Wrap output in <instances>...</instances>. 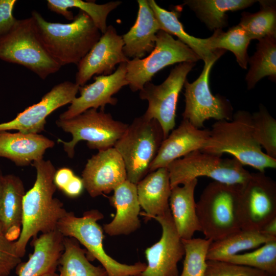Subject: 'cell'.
Listing matches in <instances>:
<instances>
[{"label": "cell", "instance_id": "9c48e42d", "mask_svg": "<svg viewBox=\"0 0 276 276\" xmlns=\"http://www.w3.org/2000/svg\"><path fill=\"white\" fill-rule=\"evenodd\" d=\"M57 126L71 134L72 139L65 142L58 139L63 145L68 156L72 158L78 142L85 141L87 147L99 151L114 147L122 136L128 124L115 120L109 113L103 110L89 109L71 119L56 121Z\"/></svg>", "mask_w": 276, "mask_h": 276}, {"label": "cell", "instance_id": "5bb4252c", "mask_svg": "<svg viewBox=\"0 0 276 276\" xmlns=\"http://www.w3.org/2000/svg\"><path fill=\"white\" fill-rule=\"evenodd\" d=\"M79 86L68 81L57 84L34 104L11 121L0 124V131L17 130L24 133L39 134L44 130L47 117L58 108L71 103Z\"/></svg>", "mask_w": 276, "mask_h": 276}, {"label": "cell", "instance_id": "e575fe53", "mask_svg": "<svg viewBox=\"0 0 276 276\" xmlns=\"http://www.w3.org/2000/svg\"><path fill=\"white\" fill-rule=\"evenodd\" d=\"M222 261L256 268L269 276H276V240L268 242L252 251L238 254Z\"/></svg>", "mask_w": 276, "mask_h": 276}, {"label": "cell", "instance_id": "ab89813d", "mask_svg": "<svg viewBox=\"0 0 276 276\" xmlns=\"http://www.w3.org/2000/svg\"><path fill=\"white\" fill-rule=\"evenodd\" d=\"M16 0H0V37L9 33L18 19L13 15Z\"/></svg>", "mask_w": 276, "mask_h": 276}, {"label": "cell", "instance_id": "2e32d148", "mask_svg": "<svg viewBox=\"0 0 276 276\" xmlns=\"http://www.w3.org/2000/svg\"><path fill=\"white\" fill-rule=\"evenodd\" d=\"M122 36L119 35L112 25L107 26L99 40L77 65L75 83L82 86L93 76L109 75L115 71L117 64L127 63L124 54Z\"/></svg>", "mask_w": 276, "mask_h": 276}, {"label": "cell", "instance_id": "9a60e30c", "mask_svg": "<svg viewBox=\"0 0 276 276\" xmlns=\"http://www.w3.org/2000/svg\"><path fill=\"white\" fill-rule=\"evenodd\" d=\"M153 219L160 224L162 236L158 241L146 249V267L135 276H178L177 264L185 255V249L170 210Z\"/></svg>", "mask_w": 276, "mask_h": 276}, {"label": "cell", "instance_id": "4dcf8cb0", "mask_svg": "<svg viewBox=\"0 0 276 276\" xmlns=\"http://www.w3.org/2000/svg\"><path fill=\"white\" fill-rule=\"evenodd\" d=\"M249 70L245 80L247 88L251 89L263 78L275 81L276 78V36H269L259 40L256 51L248 59Z\"/></svg>", "mask_w": 276, "mask_h": 276}, {"label": "cell", "instance_id": "ee69618b", "mask_svg": "<svg viewBox=\"0 0 276 276\" xmlns=\"http://www.w3.org/2000/svg\"><path fill=\"white\" fill-rule=\"evenodd\" d=\"M3 177H4V175L3 174L2 170L0 168V198H1V193H2ZM0 233H2L1 224H0Z\"/></svg>", "mask_w": 276, "mask_h": 276}, {"label": "cell", "instance_id": "484cf974", "mask_svg": "<svg viewBox=\"0 0 276 276\" xmlns=\"http://www.w3.org/2000/svg\"><path fill=\"white\" fill-rule=\"evenodd\" d=\"M197 182L198 179H194L182 186H177L171 189L170 211L177 232L181 239H191L196 232L201 231L194 198Z\"/></svg>", "mask_w": 276, "mask_h": 276}, {"label": "cell", "instance_id": "7a4b0ae2", "mask_svg": "<svg viewBox=\"0 0 276 276\" xmlns=\"http://www.w3.org/2000/svg\"><path fill=\"white\" fill-rule=\"evenodd\" d=\"M38 37L48 53L61 66L77 65L99 40L102 33L85 12L79 10L70 23L47 21L31 13Z\"/></svg>", "mask_w": 276, "mask_h": 276}, {"label": "cell", "instance_id": "e0dca14e", "mask_svg": "<svg viewBox=\"0 0 276 276\" xmlns=\"http://www.w3.org/2000/svg\"><path fill=\"white\" fill-rule=\"evenodd\" d=\"M94 79L92 83L79 87L80 96L73 100L68 109L60 114L59 119H71L90 108L100 107V110H104L107 104L116 105L118 100L112 96L128 85L126 63L120 64L109 75L96 76Z\"/></svg>", "mask_w": 276, "mask_h": 276}, {"label": "cell", "instance_id": "30bf717a", "mask_svg": "<svg viewBox=\"0 0 276 276\" xmlns=\"http://www.w3.org/2000/svg\"><path fill=\"white\" fill-rule=\"evenodd\" d=\"M199 59L189 47L160 30L156 35L155 47L149 55L129 59L126 63V79L130 89L135 92L166 66L185 62L195 63Z\"/></svg>", "mask_w": 276, "mask_h": 276}, {"label": "cell", "instance_id": "74e56055", "mask_svg": "<svg viewBox=\"0 0 276 276\" xmlns=\"http://www.w3.org/2000/svg\"><path fill=\"white\" fill-rule=\"evenodd\" d=\"M203 276H269L256 268L220 260H207Z\"/></svg>", "mask_w": 276, "mask_h": 276}, {"label": "cell", "instance_id": "f1b7e54d", "mask_svg": "<svg viewBox=\"0 0 276 276\" xmlns=\"http://www.w3.org/2000/svg\"><path fill=\"white\" fill-rule=\"evenodd\" d=\"M253 0H188L184 1L210 30L227 26V12L244 9L252 5Z\"/></svg>", "mask_w": 276, "mask_h": 276}, {"label": "cell", "instance_id": "8992f818", "mask_svg": "<svg viewBox=\"0 0 276 276\" xmlns=\"http://www.w3.org/2000/svg\"><path fill=\"white\" fill-rule=\"evenodd\" d=\"M103 217L97 210L85 212L80 217L75 216L73 212H67L58 221L56 229L63 237L74 238L82 244L86 249L88 259L99 261L108 276H135L140 274L145 269V263L122 264L112 259L104 250L103 231L97 223Z\"/></svg>", "mask_w": 276, "mask_h": 276}, {"label": "cell", "instance_id": "d4e9b609", "mask_svg": "<svg viewBox=\"0 0 276 276\" xmlns=\"http://www.w3.org/2000/svg\"><path fill=\"white\" fill-rule=\"evenodd\" d=\"M25 193L23 182L18 176L4 175L0 198V224L2 233L10 241L17 240L21 232Z\"/></svg>", "mask_w": 276, "mask_h": 276}, {"label": "cell", "instance_id": "ac0fdd59", "mask_svg": "<svg viewBox=\"0 0 276 276\" xmlns=\"http://www.w3.org/2000/svg\"><path fill=\"white\" fill-rule=\"evenodd\" d=\"M82 179L84 188L92 197L110 193L127 180L121 156L113 147L98 151L87 160Z\"/></svg>", "mask_w": 276, "mask_h": 276}, {"label": "cell", "instance_id": "b9f144b4", "mask_svg": "<svg viewBox=\"0 0 276 276\" xmlns=\"http://www.w3.org/2000/svg\"><path fill=\"white\" fill-rule=\"evenodd\" d=\"M84 188L82 178L75 175L62 191L66 196L74 198L80 195Z\"/></svg>", "mask_w": 276, "mask_h": 276}, {"label": "cell", "instance_id": "d590c367", "mask_svg": "<svg viewBox=\"0 0 276 276\" xmlns=\"http://www.w3.org/2000/svg\"><path fill=\"white\" fill-rule=\"evenodd\" d=\"M185 259L178 276H203L206 268V256L212 241L208 239H182Z\"/></svg>", "mask_w": 276, "mask_h": 276}, {"label": "cell", "instance_id": "277c9868", "mask_svg": "<svg viewBox=\"0 0 276 276\" xmlns=\"http://www.w3.org/2000/svg\"><path fill=\"white\" fill-rule=\"evenodd\" d=\"M240 186L214 181L203 189L196 202L201 232L215 241L241 229Z\"/></svg>", "mask_w": 276, "mask_h": 276}, {"label": "cell", "instance_id": "52a82bcc", "mask_svg": "<svg viewBox=\"0 0 276 276\" xmlns=\"http://www.w3.org/2000/svg\"><path fill=\"white\" fill-rule=\"evenodd\" d=\"M0 59L24 66L43 80L61 67L44 48L31 16L18 19L14 28L0 37Z\"/></svg>", "mask_w": 276, "mask_h": 276}, {"label": "cell", "instance_id": "4fadbf2b", "mask_svg": "<svg viewBox=\"0 0 276 276\" xmlns=\"http://www.w3.org/2000/svg\"><path fill=\"white\" fill-rule=\"evenodd\" d=\"M216 61L204 62L198 78L192 83L186 80L183 85L185 107L182 118L197 128L203 127L208 119L231 120L234 114L228 99L220 95L214 96L211 91L210 74Z\"/></svg>", "mask_w": 276, "mask_h": 276}, {"label": "cell", "instance_id": "ba28073f", "mask_svg": "<svg viewBox=\"0 0 276 276\" xmlns=\"http://www.w3.org/2000/svg\"><path fill=\"white\" fill-rule=\"evenodd\" d=\"M234 157L223 158L198 150L174 160L166 168L172 189L200 176L227 185L241 186L251 174Z\"/></svg>", "mask_w": 276, "mask_h": 276}, {"label": "cell", "instance_id": "d6986e66", "mask_svg": "<svg viewBox=\"0 0 276 276\" xmlns=\"http://www.w3.org/2000/svg\"><path fill=\"white\" fill-rule=\"evenodd\" d=\"M210 129L197 128L188 121H181L162 142L151 163L149 173L166 168L174 160L196 150H201L210 136Z\"/></svg>", "mask_w": 276, "mask_h": 276}, {"label": "cell", "instance_id": "6da1fadb", "mask_svg": "<svg viewBox=\"0 0 276 276\" xmlns=\"http://www.w3.org/2000/svg\"><path fill=\"white\" fill-rule=\"evenodd\" d=\"M36 170L33 186L24 197L22 226L20 235L15 241L16 250L21 258L30 239L39 233L56 229L59 220L67 212L63 203L54 198L56 189L54 177L56 171L50 160L41 159L33 163Z\"/></svg>", "mask_w": 276, "mask_h": 276}, {"label": "cell", "instance_id": "836d02e7", "mask_svg": "<svg viewBox=\"0 0 276 276\" xmlns=\"http://www.w3.org/2000/svg\"><path fill=\"white\" fill-rule=\"evenodd\" d=\"M208 38L209 46L212 50H229L235 55L240 66L247 68L249 59L247 48L251 39L240 25L233 26L226 32L222 29L215 30Z\"/></svg>", "mask_w": 276, "mask_h": 276}, {"label": "cell", "instance_id": "8fae6325", "mask_svg": "<svg viewBox=\"0 0 276 276\" xmlns=\"http://www.w3.org/2000/svg\"><path fill=\"white\" fill-rule=\"evenodd\" d=\"M195 65L193 62L180 63L172 69L163 83L155 85L149 82L140 90V98L148 103L147 109L143 115L159 123L164 139L175 126L178 96L187 75Z\"/></svg>", "mask_w": 276, "mask_h": 276}, {"label": "cell", "instance_id": "5b68a950", "mask_svg": "<svg viewBox=\"0 0 276 276\" xmlns=\"http://www.w3.org/2000/svg\"><path fill=\"white\" fill-rule=\"evenodd\" d=\"M164 140L163 129L155 119L143 115L128 124L113 147L124 161L128 180L136 185L149 173Z\"/></svg>", "mask_w": 276, "mask_h": 276}, {"label": "cell", "instance_id": "7c38bea8", "mask_svg": "<svg viewBox=\"0 0 276 276\" xmlns=\"http://www.w3.org/2000/svg\"><path fill=\"white\" fill-rule=\"evenodd\" d=\"M239 217L242 229L253 231L276 218V183L265 172L251 173L240 186Z\"/></svg>", "mask_w": 276, "mask_h": 276}, {"label": "cell", "instance_id": "603a6c76", "mask_svg": "<svg viewBox=\"0 0 276 276\" xmlns=\"http://www.w3.org/2000/svg\"><path fill=\"white\" fill-rule=\"evenodd\" d=\"M110 202L116 214L111 222L104 225L106 234L111 236L128 235L140 228L141 206L136 184L126 180L114 189Z\"/></svg>", "mask_w": 276, "mask_h": 276}, {"label": "cell", "instance_id": "7402d4cb", "mask_svg": "<svg viewBox=\"0 0 276 276\" xmlns=\"http://www.w3.org/2000/svg\"><path fill=\"white\" fill-rule=\"evenodd\" d=\"M135 23L122 36L123 51L128 58L141 59L150 54L155 45L156 35L160 30L158 22L147 0H138Z\"/></svg>", "mask_w": 276, "mask_h": 276}, {"label": "cell", "instance_id": "f6af8a7d", "mask_svg": "<svg viewBox=\"0 0 276 276\" xmlns=\"http://www.w3.org/2000/svg\"><path fill=\"white\" fill-rule=\"evenodd\" d=\"M42 276H58V274L56 273L55 272H52L46 273Z\"/></svg>", "mask_w": 276, "mask_h": 276}, {"label": "cell", "instance_id": "f546056e", "mask_svg": "<svg viewBox=\"0 0 276 276\" xmlns=\"http://www.w3.org/2000/svg\"><path fill=\"white\" fill-rule=\"evenodd\" d=\"M64 249L58 262V276H108L101 265L96 266L88 259L86 249L74 238L64 237Z\"/></svg>", "mask_w": 276, "mask_h": 276}, {"label": "cell", "instance_id": "60d3db41", "mask_svg": "<svg viewBox=\"0 0 276 276\" xmlns=\"http://www.w3.org/2000/svg\"><path fill=\"white\" fill-rule=\"evenodd\" d=\"M75 175L73 171L69 168L63 167L56 171L54 182L56 187L62 191Z\"/></svg>", "mask_w": 276, "mask_h": 276}, {"label": "cell", "instance_id": "8d00e7d4", "mask_svg": "<svg viewBox=\"0 0 276 276\" xmlns=\"http://www.w3.org/2000/svg\"><path fill=\"white\" fill-rule=\"evenodd\" d=\"M254 136L269 157L276 159V120L261 105L258 111L251 114Z\"/></svg>", "mask_w": 276, "mask_h": 276}, {"label": "cell", "instance_id": "3957f363", "mask_svg": "<svg viewBox=\"0 0 276 276\" xmlns=\"http://www.w3.org/2000/svg\"><path fill=\"white\" fill-rule=\"evenodd\" d=\"M210 132L201 151L221 156L228 153L243 165L249 166L259 172L276 168V159L263 151L254 136L251 114L249 112L238 110L231 120L217 121Z\"/></svg>", "mask_w": 276, "mask_h": 276}, {"label": "cell", "instance_id": "44dd1931", "mask_svg": "<svg viewBox=\"0 0 276 276\" xmlns=\"http://www.w3.org/2000/svg\"><path fill=\"white\" fill-rule=\"evenodd\" d=\"M54 145L53 141L40 134L0 131V157L18 167L43 159L45 151Z\"/></svg>", "mask_w": 276, "mask_h": 276}, {"label": "cell", "instance_id": "4316f807", "mask_svg": "<svg viewBox=\"0 0 276 276\" xmlns=\"http://www.w3.org/2000/svg\"><path fill=\"white\" fill-rule=\"evenodd\" d=\"M159 25L160 29L178 39L192 50L204 62L217 60L225 51L212 50L208 44V38H199L187 33L178 19L179 13L176 10L168 11L160 7L154 0L148 1Z\"/></svg>", "mask_w": 276, "mask_h": 276}, {"label": "cell", "instance_id": "cb8c5ba5", "mask_svg": "<svg viewBox=\"0 0 276 276\" xmlns=\"http://www.w3.org/2000/svg\"><path fill=\"white\" fill-rule=\"evenodd\" d=\"M140 206L144 212L140 215L148 221L160 216L170 210L171 192L170 177L167 168H160L149 173L136 184Z\"/></svg>", "mask_w": 276, "mask_h": 276}, {"label": "cell", "instance_id": "7bdbcfd3", "mask_svg": "<svg viewBox=\"0 0 276 276\" xmlns=\"http://www.w3.org/2000/svg\"><path fill=\"white\" fill-rule=\"evenodd\" d=\"M260 231L269 236L276 237V218L268 222Z\"/></svg>", "mask_w": 276, "mask_h": 276}, {"label": "cell", "instance_id": "1f68e13d", "mask_svg": "<svg viewBox=\"0 0 276 276\" xmlns=\"http://www.w3.org/2000/svg\"><path fill=\"white\" fill-rule=\"evenodd\" d=\"M48 8L53 12L64 16L69 20H73L74 16L68 9L77 8L85 12L93 21L102 34L107 27L106 20L109 13L117 8L122 2L117 1L104 4H97L93 2L82 0H48Z\"/></svg>", "mask_w": 276, "mask_h": 276}, {"label": "cell", "instance_id": "83f0119b", "mask_svg": "<svg viewBox=\"0 0 276 276\" xmlns=\"http://www.w3.org/2000/svg\"><path fill=\"white\" fill-rule=\"evenodd\" d=\"M276 240L261 231L240 229L226 237L212 241L209 248L206 260L222 261L241 251L254 249Z\"/></svg>", "mask_w": 276, "mask_h": 276}, {"label": "cell", "instance_id": "f35d334b", "mask_svg": "<svg viewBox=\"0 0 276 276\" xmlns=\"http://www.w3.org/2000/svg\"><path fill=\"white\" fill-rule=\"evenodd\" d=\"M20 262L15 241L9 240L0 233V276H9Z\"/></svg>", "mask_w": 276, "mask_h": 276}, {"label": "cell", "instance_id": "d6a6232c", "mask_svg": "<svg viewBox=\"0 0 276 276\" xmlns=\"http://www.w3.org/2000/svg\"><path fill=\"white\" fill-rule=\"evenodd\" d=\"M260 9L256 13L243 12L240 25L250 39L260 40L267 36H276L275 1H259Z\"/></svg>", "mask_w": 276, "mask_h": 276}, {"label": "cell", "instance_id": "ffe728a7", "mask_svg": "<svg viewBox=\"0 0 276 276\" xmlns=\"http://www.w3.org/2000/svg\"><path fill=\"white\" fill-rule=\"evenodd\" d=\"M64 237L57 229L33 239V252L16 267L18 276H42L55 272L64 249Z\"/></svg>", "mask_w": 276, "mask_h": 276}]
</instances>
